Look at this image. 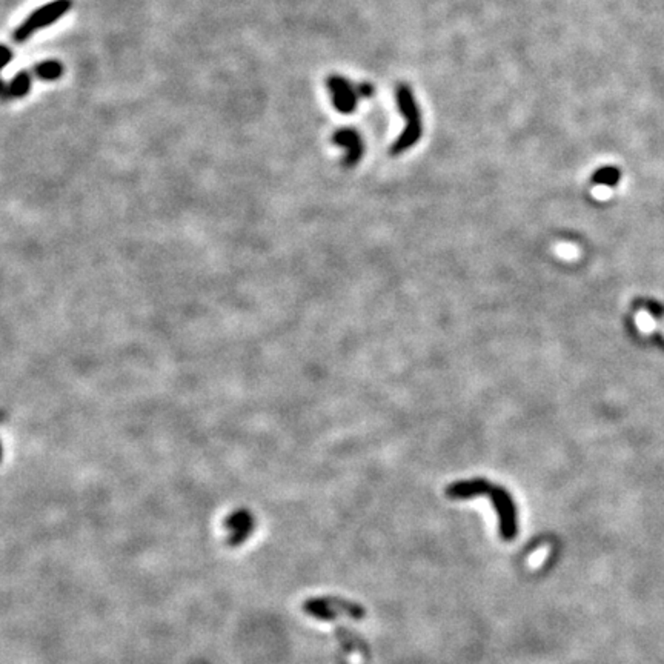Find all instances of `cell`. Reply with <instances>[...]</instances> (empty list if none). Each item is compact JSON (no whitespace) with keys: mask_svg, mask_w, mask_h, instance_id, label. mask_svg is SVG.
Returning <instances> with one entry per match:
<instances>
[{"mask_svg":"<svg viewBox=\"0 0 664 664\" xmlns=\"http://www.w3.org/2000/svg\"><path fill=\"white\" fill-rule=\"evenodd\" d=\"M303 611L308 615L321 621H334L339 617H349L351 620L359 621L366 615V611L363 606L339 597L309 598L303 603Z\"/></svg>","mask_w":664,"mask_h":664,"instance_id":"cell-1","label":"cell"},{"mask_svg":"<svg viewBox=\"0 0 664 664\" xmlns=\"http://www.w3.org/2000/svg\"><path fill=\"white\" fill-rule=\"evenodd\" d=\"M397 103L398 108L406 119V128L400 135L398 140L391 148V154H402L406 149H409L421 135V119L420 111L417 108L416 100H414L412 91L406 87V85H400L397 90Z\"/></svg>","mask_w":664,"mask_h":664,"instance_id":"cell-2","label":"cell"},{"mask_svg":"<svg viewBox=\"0 0 664 664\" xmlns=\"http://www.w3.org/2000/svg\"><path fill=\"white\" fill-rule=\"evenodd\" d=\"M73 6V2L71 0H54L51 3H46L40 8L34 10L30 16H28L22 24H20L16 30L12 33V39L17 44H22V42L28 40L31 37L34 33H37L44 28L53 25L57 22L60 17L65 16V14L71 10Z\"/></svg>","mask_w":664,"mask_h":664,"instance_id":"cell-3","label":"cell"},{"mask_svg":"<svg viewBox=\"0 0 664 664\" xmlns=\"http://www.w3.org/2000/svg\"><path fill=\"white\" fill-rule=\"evenodd\" d=\"M488 497L491 502L494 503V509L498 517V527H500V537L504 541H512L518 535V517L517 508L513 503L509 492L492 484Z\"/></svg>","mask_w":664,"mask_h":664,"instance_id":"cell-4","label":"cell"},{"mask_svg":"<svg viewBox=\"0 0 664 664\" xmlns=\"http://www.w3.org/2000/svg\"><path fill=\"white\" fill-rule=\"evenodd\" d=\"M327 90L331 92L335 110L341 114H351L359 105V88L341 76H331L326 80Z\"/></svg>","mask_w":664,"mask_h":664,"instance_id":"cell-5","label":"cell"},{"mask_svg":"<svg viewBox=\"0 0 664 664\" xmlns=\"http://www.w3.org/2000/svg\"><path fill=\"white\" fill-rule=\"evenodd\" d=\"M332 142L335 145L346 148V157H345L346 167H354L357 165V162L361 159L363 142L360 139L359 133H355L354 130H349V128H345V130H340L334 134Z\"/></svg>","mask_w":664,"mask_h":664,"instance_id":"cell-6","label":"cell"},{"mask_svg":"<svg viewBox=\"0 0 664 664\" xmlns=\"http://www.w3.org/2000/svg\"><path fill=\"white\" fill-rule=\"evenodd\" d=\"M492 486L484 478H474L469 482H459L451 484L446 489V495L451 500H469L480 495H488V492Z\"/></svg>","mask_w":664,"mask_h":664,"instance_id":"cell-7","label":"cell"},{"mask_svg":"<svg viewBox=\"0 0 664 664\" xmlns=\"http://www.w3.org/2000/svg\"><path fill=\"white\" fill-rule=\"evenodd\" d=\"M31 90V73L28 71H19L8 83L3 85L2 96L5 100L20 99L26 96Z\"/></svg>","mask_w":664,"mask_h":664,"instance_id":"cell-8","label":"cell"},{"mask_svg":"<svg viewBox=\"0 0 664 664\" xmlns=\"http://www.w3.org/2000/svg\"><path fill=\"white\" fill-rule=\"evenodd\" d=\"M33 74L40 80L53 82L62 77L63 65L59 60H44L33 68Z\"/></svg>","mask_w":664,"mask_h":664,"instance_id":"cell-9","label":"cell"},{"mask_svg":"<svg viewBox=\"0 0 664 664\" xmlns=\"http://www.w3.org/2000/svg\"><path fill=\"white\" fill-rule=\"evenodd\" d=\"M620 180V169L613 167L599 168L592 177V182L597 185H604V187H615Z\"/></svg>","mask_w":664,"mask_h":664,"instance_id":"cell-10","label":"cell"},{"mask_svg":"<svg viewBox=\"0 0 664 664\" xmlns=\"http://www.w3.org/2000/svg\"><path fill=\"white\" fill-rule=\"evenodd\" d=\"M337 627H339L337 635H339L341 645L345 646L346 651H355V649H357V651H363V652L368 651L365 642L360 641L355 633L343 629V626H337Z\"/></svg>","mask_w":664,"mask_h":664,"instance_id":"cell-11","label":"cell"},{"mask_svg":"<svg viewBox=\"0 0 664 664\" xmlns=\"http://www.w3.org/2000/svg\"><path fill=\"white\" fill-rule=\"evenodd\" d=\"M251 521H254V518H253V513L249 512V511L240 509V511H235V512H232L231 516L225 520V523H223V525H225L226 529H230V531H235V529H239V527H244L245 525L251 523Z\"/></svg>","mask_w":664,"mask_h":664,"instance_id":"cell-12","label":"cell"},{"mask_svg":"<svg viewBox=\"0 0 664 664\" xmlns=\"http://www.w3.org/2000/svg\"><path fill=\"white\" fill-rule=\"evenodd\" d=\"M254 521H251V523H248L245 525L244 527H239V529H235L232 531V534L230 535V537H228L226 543H228V546H231V547H235V546H240V545H244V543L251 537L253 532H254Z\"/></svg>","mask_w":664,"mask_h":664,"instance_id":"cell-13","label":"cell"},{"mask_svg":"<svg viewBox=\"0 0 664 664\" xmlns=\"http://www.w3.org/2000/svg\"><path fill=\"white\" fill-rule=\"evenodd\" d=\"M637 323L638 326L641 327V330H651V327L654 326V318L651 317V314L646 312V311H640L637 314Z\"/></svg>","mask_w":664,"mask_h":664,"instance_id":"cell-14","label":"cell"},{"mask_svg":"<svg viewBox=\"0 0 664 664\" xmlns=\"http://www.w3.org/2000/svg\"><path fill=\"white\" fill-rule=\"evenodd\" d=\"M359 88V94L360 97H371L374 94V88H373V85H368V83H363L360 85V87H357Z\"/></svg>","mask_w":664,"mask_h":664,"instance_id":"cell-15","label":"cell"},{"mask_svg":"<svg viewBox=\"0 0 664 664\" xmlns=\"http://www.w3.org/2000/svg\"><path fill=\"white\" fill-rule=\"evenodd\" d=\"M12 56H14V54H12V49H11L10 46L5 45V46H3V60H2V62H3V67L8 65V63L12 60Z\"/></svg>","mask_w":664,"mask_h":664,"instance_id":"cell-16","label":"cell"},{"mask_svg":"<svg viewBox=\"0 0 664 664\" xmlns=\"http://www.w3.org/2000/svg\"><path fill=\"white\" fill-rule=\"evenodd\" d=\"M663 331H664V320H663Z\"/></svg>","mask_w":664,"mask_h":664,"instance_id":"cell-17","label":"cell"}]
</instances>
